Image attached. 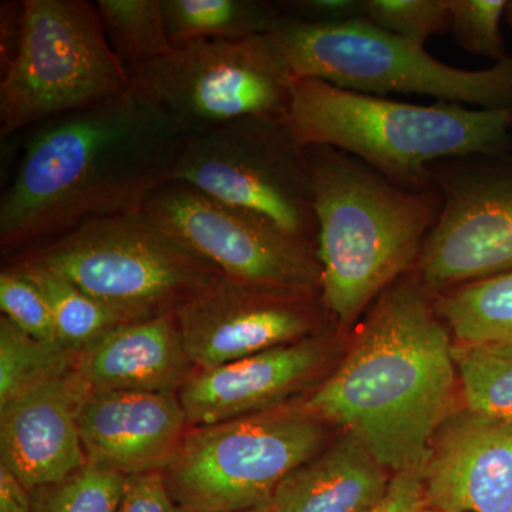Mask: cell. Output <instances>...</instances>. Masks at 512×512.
<instances>
[{
    "label": "cell",
    "instance_id": "obj_33",
    "mask_svg": "<svg viewBox=\"0 0 512 512\" xmlns=\"http://www.w3.org/2000/svg\"><path fill=\"white\" fill-rule=\"evenodd\" d=\"M0 512H33L30 490L0 464Z\"/></svg>",
    "mask_w": 512,
    "mask_h": 512
},
{
    "label": "cell",
    "instance_id": "obj_6",
    "mask_svg": "<svg viewBox=\"0 0 512 512\" xmlns=\"http://www.w3.org/2000/svg\"><path fill=\"white\" fill-rule=\"evenodd\" d=\"M20 255L69 279L127 322L175 313L222 276L141 210L93 218Z\"/></svg>",
    "mask_w": 512,
    "mask_h": 512
},
{
    "label": "cell",
    "instance_id": "obj_23",
    "mask_svg": "<svg viewBox=\"0 0 512 512\" xmlns=\"http://www.w3.org/2000/svg\"><path fill=\"white\" fill-rule=\"evenodd\" d=\"M96 8L111 49L130 76L173 52L163 0H97Z\"/></svg>",
    "mask_w": 512,
    "mask_h": 512
},
{
    "label": "cell",
    "instance_id": "obj_34",
    "mask_svg": "<svg viewBox=\"0 0 512 512\" xmlns=\"http://www.w3.org/2000/svg\"><path fill=\"white\" fill-rule=\"evenodd\" d=\"M504 22L512 29V0H507L504 10Z\"/></svg>",
    "mask_w": 512,
    "mask_h": 512
},
{
    "label": "cell",
    "instance_id": "obj_30",
    "mask_svg": "<svg viewBox=\"0 0 512 512\" xmlns=\"http://www.w3.org/2000/svg\"><path fill=\"white\" fill-rule=\"evenodd\" d=\"M288 18L315 26H333L365 19L366 0H286L278 2Z\"/></svg>",
    "mask_w": 512,
    "mask_h": 512
},
{
    "label": "cell",
    "instance_id": "obj_1",
    "mask_svg": "<svg viewBox=\"0 0 512 512\" xmlns=\"http://www.w3.org/2000/svg\"><path fill=\"white\" fill-rule=\"evenodd\" d=\"M187 136L133 89L37 126L0 201V247L28 251L138 211L173 180Z\"/></svg>",
    "mask_w": 512,
    "mask_h": 512
},
{
    "label": "cell",
    "instance_id": "obj_31",
    "mask_svg": "<svg viewBox=\"0 0 512 512\" xmlns=\"http://www.w3.org/2000/svg\"><path fill=\"white\" fill-rule=\"evenodd\" d=\"M117 512H184L165 487L161 471L128 477Z\"/></svg>",
    "mask_w": 512,
    "mask_h": 512
},
{
    "label": "cell",
    "instance_id": "obj_18",
    "mask_svg": "<svg viewBox=\"0 0 512 512\" xmlns=\"http://www.w3.org/2000/svg\"><path fill=\"white\" fill-rule=\"evenodd\" d=\"M174 313L128 322L77 353L70 379L80 394H178L195 373Z\"/></svg>",
    "mask_w": 512,
    "mask_h": 512
},
{
    "label": "cell",
    "instance_id": "obj_21",
    "mask_svg": "<svg viewBox=\"0 0 512 512\" xmlns=\"http://www.w3.org/2000/svg\"><path fill=\"white\" fill-rule=\"evenodd\" d=\"M454 343L512 342V269L436 293Z\"/></svg>",
    "mask_w": 512,
    "mask_h": 512
},
{
    "label": "cell",
    "instance_id": "obj_20",
    "mask_svg": "<svg viewBox=\"0 0 512 512\" xmlns=\"http://www.w3.org/2000/svg\"><path fill=\"white\" fill-rule=\"evenodd\" d=\"M163 13L174 47L268 35L284 16L278 2L265 0H163Z\"/></svg>",
    "mask_w": 512,
    "mask_h": 512
},
{
    "label": "cell",
    "instance_id": "obj_19",
    "mask_svg": "<svg viewBox=\"0 0 512 512\" xmlns=\"http://www.w3.org/2000/svg\"><path fill=\"white\" fill-rule=\"evenodd\" d=\"M353 434L345 433L282 481L272 512H367L392 477Z\"/></svg>",
    "mask_w": 512,
    "mask_h": 512
},
{
    "label": "cell",
    "instance_id": "obj_15",
    "mask_svg": "<svg viewBox=\"0 0 512 512\" xmlns=\"http://www.w3.org/2000/svg\"><path fill=\"white\" fill-rule=\"evenodd\" d=\"M330 348V340L316 333L215 369L195 370L177 394L188 426H210L278 409L320 375Z\"/></svg>",
    "mask_w": 512,
    "mask_h": 512
},
{
    "label": "cell",
    "instance_id": "obj_5",
    "mask_svg": "<svg viewBox=\"0 0 512 512\" xmlns=\"http://www.w3.org/2000/svg\"><path fill=\"white\" fill-rule=\"evenodd\" d=\"M268 35L295 79L373 96L420 94L474 109L512 110V55L488 69H458L366 19L315 26L284 15Z\"/></svg>",
    "mask_w": 512,
    "mask_h": 512
},
{
    "label": "cell",
    "instance_id": "obj_35",
    "mask_svg": "<svg viewBox=\"0 0 512 512\" xmlns=\"http://www.w3.org/2000/svg\"><path fill=\"white\" fill-rule=\"evenodd\" d=\"M235 512H272L271 507L252 508V510L235 511Z\"/></svg>",
    "mask_w": 512,
    "mask_h": 512
},
{
    "label": "cell",
    "instance_id": "obj_7",
    "mask_svg": "<svg viewBox=\"0 0 512 512\" xmlns=\"http://www.w3.org/2000/svg\"><path fill=\"white\" fill-rule=\"evenodd\" d=\"M131 90L96 3L25 0L18 47L0 83V136L40 126Z\"/></svg>",
    "mask_w": 512,
    "mask_h": 512
},
{
    "label": "cell",
    "instance_id": "obj_12",
    "mask_svg": "<svg viewBox=\"0 0 512 512\" xmlns=\"http://www.w3.org/2000/svg\"><path fill=\"white\" fill-rule=\"evenodd\" d=\"M441 210L416 271L431 291L512 269V150L450 158L429 167Z\"/></svg>",
    "mask_w": 512,
    "mask_h": 512
},
{
    "label": "cell",
    "instance_id": "obj_2",
    "mask_svg": "<svg viewBox=\"0 0 512 512\" xmlns=\"http://www.w3.org/2000/svg\"><path fill=\"white\" fill-rule=\"evenodd\" d=\"M453 348L436 292L414 268L367 309L348 355L302 407L353 434L387 470L423 473L453 414Z\"/></svg>",
    "mask_w": 512,
    "mask_h": 512
},
{
    "label": "cell",
    "instance_id": "obj_28",
    "mask_svg": "<svg viewBox=\"0 0 512 512\" xmlns=\"http://www.w3.org/2000/svg\"><path fill=\"white\" fill-rule=\"evenodd\" d=\"M365 19L423 46L431 36L450 29L448 0H366Z\"/></svg>",
    "mask_w": 512,
    "mask_h": 512
},
{
    "label": "cell",
    "instance_id": "obj_14",
    "mask_svg": "<svg viewBox=\"0 0 512 512\" xmlns=\"http://www.w3.org/2000/svg\"><path fill=\"white\" fill-rule=\"evenodd\" d=\"M427 507L440 512H512V421L451 414L423 471Z\"/></svg>",
    "mask_w": 512,
    "mask_h": 512
},
{
    "label": "cell",
    "instance_id": "obj_3",
    "mask_svg": "<svg viewBox=\"0 0 512 512\" xmlns=\"http://www.w3.org/2000/svg\"><path fill=\"white\" fill-rule=\"evenodd\" d=\"M329 318L350 328L389 286L416 268L439 218L436 187L412 190L330 146H308Z\"/></svg>",
    "mask_w": 512,
    "mask_h": 512
},
{
    "label": "cell",
    "instance_id": "obj_10",
    "mask_svg": "<svg viewBox=\"0 0 512 512\" xmlns=\"http://www.w3.org/2000/svg\"><path fill=\"white\" fill-rule=\"evenodd\" d=\"M171 181L318 245L308 153L286 120L247 117L187 137Z\"/></svg>",
    "mask_w": 512,
    "mask_h": 512
},
{
    "label": "cell",
    "instance_id": "obj_13",
    "mask_svg": "<svg viewBox=\"0 0 512 512\" xmlns=\"http://www.w3.org/2000/svg\"><path fill=\"white\" fill-rule=\"evenodd\" d=\"M192 365L210 370L319 333L320 292L262 288L221 276L174 313Z\"/></svg>",
    "mask_w": 512,
    "mask_h": 512
},
{
    "label": "cell",
    "instance_id": "obj_27",
    "mask_svg": "<svg viewBox=\"0 0 512 512\" xmlns=\"http://www.w3.org/2000/svg\"><path fill=\"white\" fill-rule=\"evenodd\" d=\"M507 0H448L451 35L471 55L495 63L507 59L501 23Z\"/></svg>",
    "mask_w": 512,
    "mask_h": 512
},
{
    "label": "cell",
    "instance_id": "obj_26",
    "mask_svg": "<svg viewBox=\"0 0 512 512\" xmlns=\"http://www.w3.org/2000/svg\"><path fill=\"white\" fill-rule=\"evenodd\" d=\"M127 480L87 461L63 480L30 490L33 512H117Z\"/></svg>",
    "mask_w": 512,
    "mask_h": 512
},
{
    "label": "cell",
    "instance_id": "obj_36",
    "mask_svg": "<svg viewBox=\"0 0 512 512\" xmlns=\"http://www.w3.org/2000/svg\"><path fill=\"white\" fill-rule=\"evenodd\" d=\"M420 512H440V511H436V510H433V508H430V507H424L423 510H421Z\"/></svg>",
    "mask_w": 512,
    "mask_h": 512
},
{
    "label": "cell",
    "instance_id": "obj_29",
    "mask_svg": "<svg viewBox=\"0 0 512 512\" xmlns=\"http://www.w3.org/2000/svg\"><path fill=\"white\" fill-rule=\"evenodd\" d=\"M0 309L2 315L26 335L42 342L59 343L46 296L16 266H9L0 274Z\"/></svg>",
    "mask_w": 512,
    "mask_h": 512
},
{
    "label": "cell",
    "instance_id": "obj_8",
    "mask_svg": "<svg viewBox=\"0 0 512 512\" xmlns=\"http://www.w3.org/2000/svg\"><path fill=\"white\" fill-rule=\"evenodd\" d=\"M325 423L302 406L188 427L163 468L184 512L271 507L279 485L323 450Z\"/></svg>",
    "mask_w": 512,
    "mask_h": 512
},
{
    "label": "cell",
    "instance_id": "obj_16",
    "mask_svg": "<svg viewBox=\"0 0 512 512\" xmlns=\"http://www.w3.org/2000/svg\"><path fill=\"white\" fill-rule=\"evenodd\" d=\"M87 461L126 477L163 471L188 430L174 393L83 396L77 413Z\"/></svg>",
    "mask_w": 512,
    "mask_h": 512
},
{
    "label": "cell",
    "instance_id": "obj_22",
    "mask_svg": "<svg viewBox=\"0 0 512 512\" xmlns=\"http://www.w3.org/2000/svg\"><path fill=\"white\" fill-rule=\"evenodd\" d=\"M13 266L39 286L52 309L60 345L76 355L117 326L128 323L123 316L87 295L72 281L28 256L19 255Z\"/></svg>",
    "mask_w": 512,
    "mask_h": 512
},
{
    "label": "cell",
    "instance_id": "obj_32",
    "mask_svg": "<svg viewBox=\"0 0 512 512\" xmlns=\"http://www.w3.org/2000/svg\"><path fill=\"white\" fill-rule=\"evenodd\" d=\"M421 471L394 473L382 500L367 512H420L426 507Z\"/></svg>",
    "mask_w": 512,
    "mask_h": 512
},
{
    "label": "cell",
    "instance_id": "obj_37",
    "mask_svg": "<svg viewBox=\"0 0 512 512\" xmlns=\"http://www.w3.org/2000/svg\"><path fill=\"white\" fill-rule=\"evenodd\" d=\"M511 124H512V110H511Z\"/></svg>",
    "mask_w": 512,
    "mask_h": 512
},
{
    "label": "cell",
    "instance_id": "obj_4",
    "mask_svg": "<svg viewBox=\"0 0 512 512\" xmlns=\"http://www.w3.org/2000/svg\"><path fill=\"white\" fill-rule=\"evenodd\" d=\"M286 123L303 147L339 148L412 190L434 187L431 164L512 150L511 110L421 106L309 77L293 82Z\"/></svg>",
    "mask_w": 512,
    "mask_h": 512
},
{
    "label": "cell",
    "instance_id": "obj_11",
    "mask_svg": "<svg viewBox=\"0 0 512 512\" xmlns=\"http://www.w3.org/2000/svg\"><path fill=\"white\" fill-rule=\"evenodd\" d=\"M141 211L225 278L282 291L320 292L318 245L190 184L168 181L151 192Z\"/></svg>",
    "mask_w": 512,
    "mask_h": 512
},
{
    "label": "cell",
    "instance_id": "obj_24",
    "mask_svg": "<svg viewBox=\"0 0 512 512\" xmlns=\"http://www.w3.org/2000/svg\"><path fill=\"white\" fill-rule=\"evenodd\" d=\"M453 356L467 409L512 421V342L454 343Z\"/></svg>",
    "mask_w": 512,
    "mask_h": 512
},
{
    "label": "cell",
    "instance_id": "obj_17",
    "mask_svg": "<svg viewBox=\"0 0 512 512\" xmlns=\"http://www.w3.org/2000/svg\"><path fill=\"white\" fill-rule=\"evenodd\" d=\"M70 376L32 387L0 407V460L29 490L56 483L87 463Z\"/></svg>",
    "mask_w": 512,
    "mask_h": 512
},
{
    "label": "cell",
    "instance_id": "obj_25",
    "mask_svg": "<svg viewBox=\"0 0 512 512\" xmlns=\"http://www.w3.org/2000/svg\"><path fill=\"white\" fill-rule=\"evenodd\" d=\"M76 353L26 335L0 316V407L20 393L72 372Z\"/></svg>",
    "mask_w": 512,
    "mask_h": 512
},
{
    "label": "cell",
    "instance_id": "obj_9",
    "mask_svg": "<svg viewBox=\"0 0 512 512\" xmlns=\"http://www.w3.org/2000/svg\"><path fill=\"white\" fill-rule=\"evenodd\" d=\"M130 79L131 89L167 114L187 137L247 117L288 119L295 82L269 35L174 47Z\"/></svg>",
    "mask_w": 512,
    "mask_h": 512
}]
</instances>
